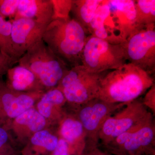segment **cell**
Returning <instances> with one entry per match:
<instances>
[{"label":"cell","instance_id":"cell-19","mask_svg":"<svg viewBox=\"0 0 155 155\" xmlns=\"http://www.w3.org/2000/svg\"><path fill=\"white\" fill-rule=\"evenodd\" d=\"M101 0H72L71 13L72 18L78 22L89 35L92 21Z\"/></svg>","mask_w":155,"mask_h":155},{"label":"cell","instance_id":"cell-14","mask_svg":"<svg viewBox=\"0 0 155 155\" xmlns=\"http://www.w3.org/2000/svg\"><path fill=\"white\" fill-rule=\"evenodd\" d=\"M67 103L62 92L56 87L45 91L35 107L50 126H57L65 114Z\"/></svg>","mask_w":155,"mask_h":155},{"label":"cell","instance_id":"cell-11","mask_svg":"<svg viewBox=\"0 0 155 155\" xmlns=\"http://www.w3.org/2000/svg\"><path fill=\"white\" fill-rule=\"evenodd\" d=\"M44 92L14 91L4 83L0 87V125L8 128L14 119L35 107Z\"/></svg>","mask_w":155,"mask_h":155},{"label":"cell","instance_id":"cell-27","mask_svg":"<svg viewBox=\"0 0 155 155\" xmlns=\"http://www.w3.org/2000/svg\"><path fill=\"white\" fill-rule=\"evenodd\" d=\"M81 155H112L104 150L99 146H85Z\"/></svg>","mask_w":155,"mask_h":155},{"label":"cell","instance_id":"cell-3","mask_svg":"<svg viewBox=\"0 0 155 155\" xmlns=\"http://www.w3.org/2000/svg\"><path fill=\"white\" fill-rule=\"evenodd\" d=\"M71 17L56 18L47 26L42 40L70 68L81 65V53L88 35Z\"/></svg>","mask_w":155,"mask_h":155},{"label":"cell","instance_id":"cell-16","mask_svg":"<svg viewBox=\"0 0 155 155\" xmlns=\"http://www.w3.org/2000/svg\"><path fill=\"white\" fill-rule=\"evenodd\" d=\"M6 75L5 85L12 90L24 93L46 91L33 72L22 65L18 64L9 68Z\"/></svg>","mask_w":155,"mask_h":155},{"label":"cell","instance_id":"cell-13","mask_svg":"<svg viewBox=\"0 0 155 155\" xmlns=\"http://www.w3.org/2000/svg\"><path fill=\"white\" fill-rule=\"evenodd\" d=\"M60 138L68 144L71 155H81L86 145V136L82 124L75 113L66 107V111L57 126Z\"/></svg>","mask_w":155,"mask_h":155},{"label":"cell","instance_id":"cell-7","mask_svg":"<svg viewBox=\"0 0 155 155\" xmlns=\"http://www.w3.org/2000/svg\"><path fill=\"white\" fill-rule=\"evenodd\" d=\"M102 147L112 155H155L153 118L122 134Z\"/></svg>","mask_w":155,"mask_h":155},{"label":"cell","instance_id":"cell-8","mask_svg":"<svg viewBox=\"0 0 155 155\" xmlns=\"http://www.w3.org/2000/svg\"><path fill=\"white\" fill-rule=\"evenodd\" d=\"M153 115L138 98L126 104L108 117L99 133V146L108 144L122 134L140 125Z\"/></svg>","mask_w":155,"mask_h":155},{"label":"cell","instance_id":"cell-9","mask_svg":"<svg viewBox=\"0 0 155 155\" xmlns=\"http://www.w3.org/2000/svg\"><path fill=\"white\" fill-rule=\"evenodd\" d=\"M125 105L111 104L96 98L74 109L68 108L75 113L83 126L86 145L99 146L100 131L103 124L108 117Z\"/></svg>","mask_w":155,"mask_h":155},{"label":"cell","instance_id":"cell-31","mask_svg":"<svg viewBox=\"0 0 155 155\" xmlns=\"http://www.w3.org/2000/svg\"><path fill=\"white\" fill-rule=\"evenodd\" d=\"M13 155H18V154L17 153H16L14 154Z\"/></svg>","mask_w":155,"mask_h":155},{"label":"cell","instance_id":"cell-21","mask_svg":"<svg viewBox=\"0 0 155 155\" xmlns=\"http://www.w3.org/2000/svg\"><path fill=\"white\" fill-rule=\"evenodd\" d=\"M11 29V20H7L0 16V52L18 61L15 57L12 47Z\"/></svg>","mask_w":155,"mask_h":155},{"label":"cell","instance_id":"cell-20","mask_svg":"<svg viewBox=\"0 0 155 155\" xmlns=\"http://www.w3.org/2000/svg\"><path fill=\"white\" fill-rule=\"evenodd\" d=\"M134 3L136 20L139 26L155 23V0H135Z\"/></svg>","mask_w":155,"mask_h":155},{"label":"cell","instance_id":"cell-26","mask_svg":"<svg viewBox=\"0 0 155 155\" xmlns=\"http://www.w3.org/2000/svg\"><path fill=\"white\" fill-rule=\"evenodd\" d=\"M18 61L0 52V72L4 75L9 68L17 64Z\"/></svg>","mask_w":155,"mask_h":155},{"label":"cell","instance_id":"cell-17","mask_svg":"<svg viewBox=\"0 0 155 155\" xmlns=\"http://www.w3.org/2000/svg\"><path fill=\"white\" fill-rule=\"evenodd\" d=\"M25 18L48 25L54 19L51 0H19L15 18Z\"/></svg>","mask_w":155,"mask_h":155},{"label":"cell","instance_id":"cell-18","mask_svg":"<svg viewBox=\"0 0 155 155\" xmlns=\"http://www.w3.org/2000/svg\"><path fill=\"white\" fill-rule=\"evenodd\" d=\"M57 128L49 127L35 133L21 151L22 155H51L59 141Z\"/></svg>","mask_w":155,"mask_h":155},{"label":"cell","instance_id":"cell-6","mask_svg":"<svg viewBox=\"0 0 155 155\" xmlns=\"http://www.w3.org/2000/svg\"><path fill=\"white\" fill-rule=\"evenodd\" d=\"M81 61L88 71L96 74L118 69L127 63L122 44H113L92 35L87 38Z\"/></svg>","mask_w":155,"mask_h":155},{"label":"cell","instance_id":"cell-25","mask_svg":"<svg viewBox=\"0 0 155 155\" xmlns=\"http://www.w3.org/2000/svg\"><path fill=\"white\" fill-rule=\"evenodd\" d=\"M9 131L8 127L0 125V150L14 148Z\"/></svg>","mask_w":155,"mask_h":155},{"label":"cell","instance_id":"cell-23","mask_svg":"<svg viewBox=\"0 0 155 155\" xmlns=\"http://www.w3.org/2000/svg\"><path fill=\"white\" fill-rule=\"evenodd\" d=\"M19 2V0H0V16L5 19H14Z\"/></svg>","mask_w":155,"mask_h":155},{"label":"cell","instance_id":"cell-1","mask_svg":"<svg viewBox=\"0 0 155 155\" xmlns=\"http://www.w3.org/2000/svg\"><path fill=\"white\" fill-rule=\"evenodd\" d=\"M142 28L136 20L134 0H102L90 28V35L120 45Z\"/></svg>","mask_w":155,"mask_h":155},{"label":"cell","instance_id":"cell-2","mask_svg":"<svg viewBox=\"0 0 155 155\" xmlns=\"http://www.w3.org/2000/svg\"><path fill=\"white\" fill-rule=\"evenodd\" d=\"M152 75L130 63L104 72L98 98L114 104H126L139 98L154 84Z\"/></svg>","mask_w":155,"mask_h":155},{"label":"cell","instance_id":"cell-5","mask_svg":"<svg viewBox=\"0 0 155 155\" xmlns=\"http://www.w3.org/2000/svg\"><path fill=\"white\" fill-rule=\"evenodd\" d=\"M104 73H92L82 65L70 68L57 87L67 100V107L74 109L97 98Z\"/></svg>","mask_w":155,"mask_h":155},{"label":"cell","instance_id":"cell-12","mask_svg":"<svg viewBox=\"0 0 155 155\" xmlns=\"http://www.w3.org/2000/svg\"><path fill=\"white\" fill-rule=\"evenodd\" d=\"M10 20L12 23V47L18 61L31 46L42 39L48 25L25 18Z\"/></svg>","mask_w":155,"mask_h":155},{"label":"cell","instance_id":"cell-10","mask_svg":"<svg viewBox=\"0 0 155 155\" xmlns=\"http://www.w3.org/2000/svg\"><path fill=\"white\" fill-rule=\"evenodd\" d=\"M127 63L153 75L155 71V23L136 31L122 44Z\"/></svg>","mask_w":155,"mask_h":155},{"label":"cell","instance_id":"cell-22","mask_svg":"<svg viewBox=\"0 0 155 155\" xmlns=\"http://www.w3.org/2000/svg\"><path fill=\"white\" fill-rule=\"evenodd\" d=\"M54 10V19L70 17L72 0H51Z\"/></svg>","mask_w":155,"mask_h":155},{"label":"cell","instance_id":"cell-24","mask_svg":"<svg viewBox=\"0 0 155 155\" xmlns=\"http://www.w3.org/2000/svg\"><path fill=\"white\" fill-rule=\"evenodd\" d=\"M142 102L153 115L155 114V83L146 92Z\"/></svg>","mask_w":155,"mask_h":155},{"label":"cell","instance_id":"cell-29","mask_svg":"<svg viewBox=\"0 0 155 155\" xmlns=\"http://www.w3.org/2000/svg\"><path fill=\"white\" fill-rule=\"evenodd\" d=\"M17 153L14 148H13L0 150V155H13Z\"/></svg>","mask_w":155,"mask_h":155},{"label":"cell","instance_id":"cell-4","mask_svg":"<svg viewBox=\"0 0 155 155\" xmlns=\"http://www.w3.org/2000/svg\"><path fill=\"white\" fill-rule=\"evenodd\" d=\"M17 64L30 69L45 91L57 87L70 69L54 54L42 39L31 46Z\"/></svg>","mask_w":155,"mask_h":155},{"label":"cell","instance_id":"cell-28","mask_svg":"<svg viewBox=\"0 0 155 155\" xmlns=\"http://www.w3.org/2000/svg\"><path fill=\"white\" fill-rule=\"evenodd\" d=\"M51 155H71L67 143L63 139L60 137L58 144Z\"/></svg>","mask_w":155,"mask_h":155},{"label":"cell","instance_id":"cell-30","mask_svg":"<svg viewBox=\"0 0 155 155\" xmlns=\"http://www.w3.org/2000/svg\"><path fill=\"white\" fill-rule=\"evenodd\" d=\"M4 75V74L0 72V87L2 86L3 84H4L5 83V82H4L2 79V75Z\"/></svg>","mask_w":155,"mask_h":155},{"label":"cell","instance_id":"cell-15","mask_svg":"<svg viewBox=\"0 0 155 155\" xmlns=\"http://www.w3.org/2000/svg\"><path fill=\"white\" fill-rule=\"evenodd\" d=\"M49 127L46 120L34 107L14 119L8 128L14 134L17 141L25 146L35 133Z\"/></svg>","mask_w":155,"mask_h":155}]
</instances>
